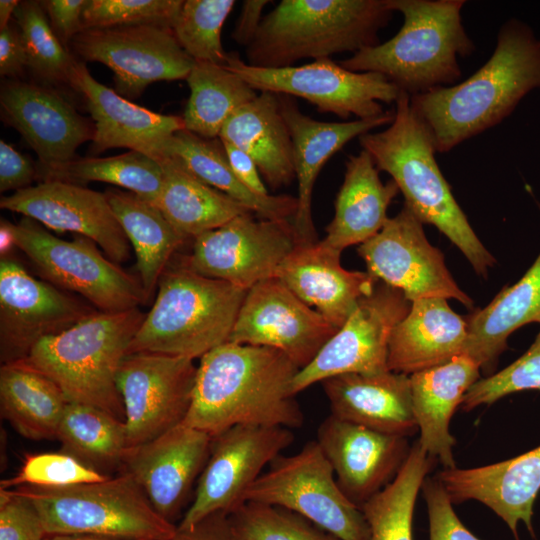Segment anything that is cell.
Wrapping results in <instances>:
<instances>
[{
  "label": "cell",
  "mask_w": 540,
  "mask_h": 540,
  "mask_svg": "<svg viewBox=\"0 0 540 540\" xmlns=\"http://www.w3.org/2000/svg\"><path fill=\"white\" fill-rule=\"evenodd\" d=\"M299 368L282 352L223 343L200 358L184 424L212 437L236 425L299 428L292 382Z\"/></svg>",
  "instance_id": "cell-1"
},
{
  "label": "cell",
  "mask_w": 540,
  "mask_h": 540,
  "mask_svg": "<svg viewBox=\"0 0 540 540\" xmlns=\"http://www.w3.org/2000/svg\"><path fill=\"white\" fill-rule=\"evenodd\" d=\"M540 88V40L519 20L499 30L496 47L461 83L410 96L436 152L446 153L507 118L531 90Z\"/></svg>",
  "instance_id": "cell-2"
},
{
  "label": "cell",
  "mask_w": 540,
  "mask_h": 540,
  "mask_svg": "<svg viewBox=\"0 0 540 540\" xmlns=\"http://www.w3.org/2000/svg\"><path fill=\"white\" fill-rule=\"evenodd\" d=\"M377 169L388 173L405 199V206L424 224L435 226L467 258L474 271L487 278L496 259L479 240L452 194L435 158L433 140L400 91L394 119L379 132L359 138Z\"/></svg>",
  "instance_id": "cell-3"
},
{
  "label": "cell",
  "mask_w": 540,
  "mask_h": 540,
  "mask_svg": "<svg viewBox=\"0 0 540 540\" xmlns=\"http://www.w3.org/2000/svg\"><path fill=\"white\" fill-rule=\"evenodd\" d=\"M464 0H388L403 15L391 39L338 62L354 72L385 76L410 96L457 84L460 57L475 50L461 17Z\"/></svg>",
  "instance_id": "cell-4"
},
{
  "label": "cell",
  "mask_w": 540,
  "mask_h": 540,
  "mask_svg": "<svg viewBox=\"0 0 540 540\" xmlns=\"http://www.w3.org/2000/svg\"><path fill=\"white\" fill-rule=\"evenodd\" d=\"M388 0H282L246 47V62L265 68L293 66L301 59L330 58L379 44L392 19Z\"/></svg>",
  "instance_id": "cell-5"
},
{
  "label": "cell",
  "mask_w": 540,
  "mask_h": 540,
  "mask_svg": "<svg viewBox=\"0 0 540 540\" xmlns=\"http://www.w3.org/2000/svg\"><path fill=\"white\" fill-rule=\"evenodd\" d=\"M157 287L156 299L127 354L201 358L228 342L247 293L246 289L191 270L181 259L169 262Z\"/></svg>",
  "instance_id": "cell-6"
},
{
  "label": "cell",
  "mask_w": 540,
  "mask_h": 540,
  "mask_svg": "<svg viewBox=\"0 0 540 540\" xmlns=\"http://www.w3.org/2000/svg\"><path fill=\"white\" fill-rule=\"evenodd\" d=\"M144 318L139 308L97 311L62 333L42 339L20 362L50 378L68 402L100 408L125 422L116 377Z\"/></svg>",
  "instance_id": "cell-7"
},
{
  "label": "cell",
  "mask_w": 540,
  "mask_h": 540,
  "mask_svg": "<svg viewBox=\"0 0 540 540\" xmlns=\"http://www.w3.org/2000/svg\"><path fill=\"white\" fill-rule=\"evenodd\" d=\"M37 508L47 534H93L125 540H169L177 526L164 519L125 472L101 482L12 488Z\"/></svg>",
  "instance_id": "cell-8"
},
{
  "label": "cell",
  "mask_w": 540,
  "mask_h": 540,
  "mask_svg": "<svg viewBox=\"0 0 540 540\" xmlns=\"http://www.w3.org/2000/svg\"><path fill=\"white\" fill-rule=\"evenodd\" d=\"M11 226L16 248L44 281L81 296L98 311L118 313L149 301L139 277L106 258L91 239H61L25 216Z\"/></svg>",
  "instance_id": "cell-9"
},
{
  "label": "cell",
  "mask_w": 540,
  "mask_h": 540,
  "mask_svg": "<svg viewBox=\"0 0 540 540\" xmlns=\"http://www.w3.org/2000/svg\"><path fill=\"white\" fill-rule=\"evenodd\" d=\"M244 501L293 511L341 540H370L361 509L340 489L316 440L295 454L276 457L249 487Z\"/></svg>",
  "instance_id": "cell-10"
},
{
  "label": "cell",
  "mask_w": 540,
  "mask_h": 540,
  "mask_svg": "<svg viewBox=\"0 0 540 540\" xmlns=\"http://www.w3.org/2000/svg\"><path fill=\"white\" fill-rule=\"evenodd\" d=\"M225 66L253 89L302 98L318 111L342 119L378 117L385 113L381 102L395 103L400 90L375 72H354L330 58L300 66L265 68L248 64L229 53Z\"/></svg>",
  "instance_id": "cell-11"
},
{
  "label": "cell",
  "mask_w": 540,
  "mask_h": 540,
  "mask_svg": "<svg viewBox=\"0 0 540 540\" xmlns=\"http://www.w3.org/2000/svg\"><path fill=\"white\" fill-rule=\"evenodd\" d=\"M294 440L289 428L258 425H236L213 436L194 499L177 528L188 529L214 513L230 515L238 509L264 468Z\"/></svg>",
  "instance_id": "cell-12"
},
{
  "label": "cell",
  "mask_w": 540,
  "mask_h": 540,
  "mask_svg": "<svg viewBox=\"0 0 540 540\" xmlns=\"http://www.w3.org/2000/svg\"><path fill=\"white\" fill-rule=\"evenodd\" d=\"M299 244L291 220L256 219L247 212L194 238L191 254L181 260L203 276L248 290L275 277Z\"/></svg>",
  "instance_id": "cell-13"
},
{
  "label": "cell",
  "mask_w": 540,
  "mask_h": 540,
  "mask_svg": "<svg viewBox=\"0 0 540 540\" xmlns=\"http://www.w3.org/2000/svg\"><path fill=\"white\" fill-rule=\"evenodd\" d=\"M98 310L83 298L31 276L12 255L0 258V361H23L42 339Z\"/></svg>",
  "instance_id": "cell-14"
},
{
  "label": "cell",
  "mask_w": 540,
  "mask_h": 540,
  "mask_svg": "<svg viewBox=\"0 0 540 540\" xmlns=\"http://www.w3.org/2000/svg\"><path fill=\"white\" fill-rule=\"evenodd\" d=\"M196 374L191 358L126 354L116 383L124 407L127 448L152 440L184 421Z\"/></svg>",
  "instance_id": "cell-15"
},
{
  "label": "cell",
  "mask_w": 540,
  "mask_h": 540,
  "mask_svg": "<svg viewBox=\"0 0 540 540\" xmlns=\"http://www.w3.org/2000/svg\"><path fill=\"white\" fill-rule=\"evenodd\" d=\"M70 45L81 59L109 67L115 91L126 99L155 81L186 79L194 64L171 29L153 25L84 29Z\"/></svg>",
  "instance_id": "cell-16"
},
{
  "label": "cell",
  "mask_w": 540,
  "mask_h": 540,
  "mask_svg": "<svg viewBox=\"0 0 540 540\" xmlns=\"http://www.w3.org/2000/svg\"><path fill=\"white\" fill-rule=\"evenodd\" d=\"M411 304L401 290L379 281L369 295L359 300L314 360L299 370L292 382L293 393L297 395L315 383L341 374L389 371V339Z\"/></svg>",
  "instance_id": "cell-17"
},
{
  "label": "cell",
  "mask_w": 540,
  "mask_h": 540,
  "mask_svg": "<svg viewBox=\"0 0 540 540\" xmlns=\"http://www.w3.org/2000/svg\"><path fill=\"white\" fill-rule=\"evenodd\" d=\"M357 252L372 276L401 290L411 302L452 298L473 308V300L453 279L442 252L429 243L423 223L405 205L377 234L360 244Z\"/></svg>",
  "instance_id": "cell-18"
},
{
  "label": "cell",
  "mask_w": 540,
  "mask_h": 540,
  "mask_svg": "<svg viewBox=\"0 0 540 540\" xmlns=\"http://www.w3.org/2000/svg\"><path fill=\"white\" fill-rule=\"evenodd\" d=\"M338 330L272 277L247 290L228 342L276 349L302 369Z\"/></svg>",
  "instance_id": "cell-19"
},
{
  "label": "cell",
  "mask_w": 540,
  "mask_h": 540,
  "mask_svg": "<svg viewBox=\"0 0 540 540\" xmlns=\"http://www.w3.org/2000/svg\"><path fill=\"white\" fill-rule=\"evenodd\" d=\"M0 106L3 121L37 154L39 176L77 158V148L94 137L95 125L51 86L6 81Z\"/></svg>",
  "instance_id": "cell-20"
},
{
  "label": "cell",
  "mask_w": 540,
  "mask_h": 540,
  "mask_svg": "<svg viewBox=\"0 0 540 540\" xmlns=\"http://www.w3.org/2000/svg\"><path fill=\"white\" fill-rule=\"evenodd\" d=\"M0 207L47 228L87 237L117 264L130 257L129 240L105 193L74 183L48 180L2 197Z\"/></svg>",
  "instance_id": "cell-21"
},
{
  "label": "cell",
  "mask_w": 540,
  "mask_h": 540,
  "mask_svg": "<svg viewBox=\"0 0 540 540\" xmlns=\"http://www.w3.org/2000/svg\"><path fill=\"white\" fill-rule=\"evenodd\" d=\"M211 443L210 434L182 422L152 440L127 448L121 467L154 509L173 523L205 467Z\"/></svg>",
  "instance_id": "cell-22"
},
{
  "label": "cell",
  "mask_w": 540,
  "mask_h": 540,
  "mask_svg": "<svg viewBox=\"0 0 540 540\" xmlns=\"http://www.w3.org/2000/svg\"><path fill=\"white\" fill-rule=\"evenodd\" d=\"M316 442L340 489L359 508L395 478L411 449L407 437L378 432L332 414L319 425Z\"/></svg>",
  "instance_id": "cell-23"
},
{
  "label": "cell",
  "mask_w": 540,
  "mask_h": 540,
  "mask_svg": "<svg viewBox=\"0 0 540 540\" xmlns=\"http://www.w3.org/2000/svg\"><path fill=\"white\" fill-rule=\"evenodd\" d=\"M278 96L291 134L298 183V208L291 222L300 244L316 243L317 233L311 206L313 187L321 169L352 139L390 124L394 119V110H387L378 117L368 119L325 122L304 114L290 96Z\"/></svg>",
  "instance_id": "cell-24"
},
{
  "label": "cell",
  "mask_w": 540,
  "mask_h": 540,
  "mask_svg": "<svg viewBox=\"0 0 540 540\" xmlns=\"http://www.w3.org/2000/svg\"><path fill=\"white\" fill-rule=\"evenodd\" d=\"M73 90L81 93L94 121L91 152L128 148L157 160L172 134L185 129L183 117L163 115L136 105L98 82L83 62L78 63Z\"/></svg>",
  "instance_id": "cell-25"
},
{
  "label": "cell",
  "mask_w": 540,
  "mask_h": 540,
  "mask_svg": "<svg viewBox=\"0 0 540 540\" xmlns=\"http://www.w3.org/2000/svg\"><path fill=\"white\" fill-rule=\"evenodd\" d=\"M436 478L453 504L479 501L507 524L517 540L519 522L534 535L532 515L540 490V446L490 465L444 469Z\"/></svg>",
  "instance_id": "cell-26"
},
{
  "label": "cell",
  "mask_w": 540,
  "mask_h": 540,
  "mask_svg": "<svg viewBox=\"0 0 540 540\" xmlns=\"http://www.w3.org/2000/svg\"><path fill=\"white\" fill-rule=\"evenodd\" d=\"M340 257L341 252L320 241L299 244L275 276L338 329L379 282L368 271L345 269Z\"/></svg>",
  "instance_id": "cell-27"
},
{
  "label": "cell",
  "mask_w": 540,
  "mask_h": 540,
  "mask_svg": "<svg viewBox=\"0 0 540 540\" xmlns=\"http://www.w3.org/2000/svg\"><path fill=\"white\" fill-rule=\"evenodd\" d=\"M331 414L372 430L408 437L417 430L409 375L346 373L321 382Z\"/></svg>",
  "instance_id": "cell-28"
},
{
  "label": "cell",
  "mask_w": 540,
  "mask_h": 540,
  "mask_svg": "<svg viewBox=\"0 0 540 540\" xmlns=\"http://www.w3.org/2000/svg\"><path fill=\"white\" fill-rule=\"evenodd\" d=\"M467 335L466 319L451 309L447 299L414 300L391 333L388 369L411 375L447 363L464 354Z\"/></svg>",
  "instance_id": "cell-29"
},
{
  "label": "cell",
  "mask_w": 540,
  "mask_h": 540,
  "mask_svg": "<svg viewBox=\"0 0 540 540\" xmlns=\"http://www.w3.org/2000/svg\"><path fill=\"white\" fill-rule=\"evenodd\" d=\"M418 442L444 469L454 468L455 438L450 420L470 387L480 379V366L462 354L442 365L409 375Z\"/></svg>",
  "instance_id": "cell-30"
},
{
  "label": "cell",
  "mask_w": 540,
  "mask_h": 540,
  "mask_svg": "<svg viewBox=\"0 0 540 540\" xmlns=\"http://www.w3.org/2000/svg\"><path fill=\"white\" fill-rule=\"evenodd\" d=\"M343 183L335 200L332 221L320 242L341 252L377 234L388 220L387 210L399 188L391 179L382 183L371 155H349Z\"/></svg>",
  "instance_id": "cell-31"
},
{
  "label": "cell",
  "mask_w": 540,
  "mask_h": 540,
  "mask_svg": "<svg viewBox=\"0 0 540 540\" xmlns=\"http://www.w3.org/2000/svg\"><path fill=\"white\" fill-rule=\"evenodd\" d=\"M219 139L248 153L273 190L296 178L291 134L278 94L260 92L240 107L223 126Z\"/></svg>",
  "instance_id": "cell-32"
},
{
  "label": "cell",
  "mask_w": 540,
  "mask_h": 540,
  "mask_svg": "<svg viewBox=\"0 0 540 540\" xmlns=\"http://www.w3.org/2000/svg\"><path fill=\"white\" fill-rule=\"evenodd\" d=\"M540 209V203H538ZM464 354L490 374L507 349L508 337L529 323H540V253L521 279L505 286L483 309L467 319Z\"/></svg>",
  "instance_id": "cell-33"
},
{
  "label": "cell",
  "mask_w": 540,
  "mask_h": 540,
  "mask_svg": "<svg viewBox=\"0 0 540 540\" xmlns=\"http://www.w3.org/2000/svg\"><path fill=\"white\" fill-rule=\"evenodd\" d=\"M164 157L174 158L195 177L238 201L260 218L292 220L297 212L298 201L294 196H260L249 190L232 171L219 138L208 139L186 129L179 130L165 143Z\"/></svg>",
  "instance_id": "cell-34"
},
{
  "label": "cell",
  "mask_w": 540,
  "mask_h": 540,
  "mask_svg": "<svg viewBox=\"0 0 540 540\" xmlns=\"http://www.w3.org/2000/svg\"><path fill=\"white\" fill-rule=\"evenodd\" d=\"M107 200L136 255L139 279L148 299L172 260L187 240L153 203L120 189H108Z\"/></svg>",
  "instance_id": "cell-35"
},
{
  "label": "cell",
  "mask_w": 540,
  "mask_h": 540,
  "mask_svg": "<svg viewBox=\"0 0 540 540\" xmlns=\"http://www.w3.org/2000/svg\"><path fill=\"white\" fill-rule=\"evenodd\" d=\"M159 161L164 170V184L154 205L187 239H194L241 214L251 212L238 201L195 177L174 158L164 157Z\"/></svg>",
  "instance_id": "cell-36"
},
{
  "label": "cell",
  "mask_w": 540,
  "mask_h": 540,
  "mask_svg": "<svg viewBox=\"0 0 540 540\" xmlns=\"http://www.w3.org/2000/svg\"><path fill=\"white\" fill-rule=\"evenodd\" d=\"M68 401L47 376L21 362L0 367V409L23 437L56 439Z\"/></svg>",
  "instance_id": "cell-37"
},
{
  "label": "cell",
  "mask_w": 540,
  "mask_h": 540,
  "mask_svg": "<svg viewBox=\"0 0 540 540\" xmlns=\"http://www.w3.org/2000/svg\"><path fill=\"white\" fill-rule=\"evenodd\" d=\"M186 81L190 96L184 112L185 129L208 139L220 132L240 107L257 91L225 65L194 61Z\"/></svg>",
  "instance_id": "cell-38"
},
{
  "label": "cell",
  "mask_w": 540,
  "mask_h": 540,
  "mask_svg": "<svg viewBox=\"0 0 540 540\" xmlns=\"http://www.w3.org/2000/svg\"><path fill=\"white\" fill-rule=\"evenodd\" d=\"M56 439L62 452L102 473L121 467L127 450L125 422L105 410L80 403H67Z\"/></svg>",
  "instance_id": "cell-39"
},
{
  "label": "cell",
  "mask_w": 540,
  "mask_h": 540,
  "mask_svg": "<svg viewBox=\"0 0 540 540\" xmlns=\"http://www.w3.org/2000/svg\"><path fill=\"white\" fill-rule=\"evenodd\" d=\"M433 461L417 441L395 478L360 506L370 529V540H413L416 498Z\"/></svg>",
  "instance_id": "cell-40"
},
{
  "label": "cell",
  "mask_w": 540,
  "mask_h": 540,
  "mask_svg": "<svg viewBox=\"0 0 540 540\" xmlns=\"http://www.w3.org/2000/svg\"><path fill=\"white\" fill-rule=\"evenodd\" d=\"M43 181L56 180L82 185L97 181L127 189L155 204L164 184L161 162L139 151L130 150L111 157H84L39 176Z\"/></svg>",
  "instance_id": "cell-41"
},
{
  "label": "cell",
  "mask_w": 540,
  "mask_h": 540,
  "mask_svg": "<svg viewBox=\"0 0 540 540\" xmlns=\"http://www.w3.org/2000/svg\"><path fill=\"white\" fill-rule=\"evenodd\" d=\"M27 55V68L47 86L73 88L79 61L55 35L39 1H22L14 12Z\"/></svg>",
  "instance_id": "cell-42"
},
{
  "label": "cell",
  "mask_w": 540,
  "mask_h": 540,
  "mask_svg": "<svg viewBox=\"0 0 540 540\" xmlns=\"http://www.w3.org/2000/svg\"><path fill=\"white\" fill-rule=\"evenodd\" d=\"M234 0H186L172 27L181 48L194 60L225 65L229 56L221 32Z\"/></svg>",
  "instance_id": "cell-43"
},
{
  "label": "cell",
  "mask_w": 540,
  "mask_h": 540,
  "mask_svg": "<svg viewBox=\"0 0 540 540\" xmlns=\"http://www.w3.org/2000/svg\"><path fill=\"white\" fill-rule=\"evenodd\" d=\"M238 540H341L288 509L245 502L229 515Z\"/></svg>",
  "instance_id": "cell-44"
},
{
  "label": "cell",
  "mask_w": 540,
  "mask_h": 540,
  "mask_svg": "<svg viewBox=\"0 0 540 540\" xmlns=\"http://www.w3.org/2000/svg\"><path fill=\"white\" fill-rule=\"evenodd\" d=\"M182 0H88L82 14L84 29L153 25L172 30Z\"/></svg>",
  "instance_id": "cell-45"
},
{
  "label": "cell",
  "mask_w": 540,
  "mask_h": 540,
  "mask_svg": "<svg viewBox=\"0 0 540 540\" xmlns=\"http://www.w3.org/2000/svg\"><path fill=\"white\" fill-rule=\"evenodd\" d=\"M109 476L86 465L65 452H45L25 457L18 473L1 481V489L30 485L64 487L82 483L101 482Z\"/></svg>",
  "instance_id": "cell-46"
},
{
  "label": "cell",
  "mask_w": 540,
  "mask_h": 540,
  "mask_svg": "<svg viewBox=\"0 0 540 540\" xmlns=\"http://www.w3.org/2000/svg\"><path fill=\"white\" fill-rule=\"evenodd\" d=\"M525 390H540V332L529 349L516 361L476 381L465 394L460 407L468 412Z\"/></svg>",
  "instance_id": "cell-47"
},
{
  "label": "cell",
  "mask_w": 540,
  "mask_h": 540,
  "mask_svg": "<svg viewBox=\"0 0 540 540\" xmlns=\"http://www.w3.org/2000/svg\"><path fill=\"white\" fill-rule=\"evenodd\" d=\"M46 535L34 504L14 489L0 488V540H43Z\"/></svg>",
  "instance_id": "cell-48"
},
{
  "label": "cell",
  "mask_w": 540,
  "mask_h": 540,
  "mask_svg": "<svg viewBox=\"0 0 540 540\" xmlns=\"http://www.w3.org/2000/svg\"><path fill=\"white\" fill-rule=\"evenodd\" d=\"M421 489L428 510L429 540H480L460 521L436 477H426Z\"/></svg>",
  "instance_id": "cell-49"
},
{
  "label": "cell",
  "mask_w": 540,
  "mask_h": 540,
  "mask_svg": "<svg viewBox=\"0 0 540 540\" xmlns=\"http://www.w3.org/2000/svg\"><path fill=\"white\" fill-rule=\"evenodd\" d=\"M88 0L39 1L55 35L67 47L83 30L82 14Z\"/></svg>",
  "instance_id": "cell-50"
},
{
  "label": "cell",
  "mask_w": 540,
  "mask_h": 540,
  "mask_svg": "<svg viewBox=\"0 0 540 540\" xmlns=\"http://www.w3.org/2000/svg\"><path fill=\"white\" fill-rule=\"evenodd\" d=\"M37 176V168L29 158L16 151L4 140L0 141L1 192H17L28 188Z\"/></svg>",
  "instance_id": "cell-51"
},
{
  "label": "cell",
  "mask_w": 540,
  "mask_h": 540,
  "mask_svg": "<svg viewBox=\"0 0 540 540\" xmlns=\"http://www.w3.org/2000/svg\"><path fill=\"white\" fill-rule=\"evenodd\" d=\"M27 68V55L18 26L10 23L0 30V75L15 78Z\"/></svg>",
  "instance_id": "cell-52"
},
{
  "label": "cell",
  "mask_w": 540,
  "mask_h": 540,
  "mask_svg": "<svg viewBox=\"0 0 540 540\" xmlns=\"http://www.w3.org/2000/svg\"><path fill=\"white\" fill-rule=\"evenodd\" d=\"M221 142L230 167L236 177L253 193L260 196L269 195L268 189L252 157L230 142L222 140Z\"/></svg>",
  "instance_id": "cell-53"
},
{
  "label": "cell",
  "mask_w": 540,
  "mask_h": 540,
  "mask_svg": "<svg viewBox=\"0 0 540 540\" xmlns=\"http://www.w3.org/2000/svg\"><path fill=\"white\" fill-rule=\"evenodd\" d=\"M169 540H238L232 529L229 515L214 513L188 529L176 530Z\"/></svg>",
  "instance_id": "cell-54"
},
{
  "label": "cell",
  "mask_w": 540,
  "mask_h": 540,
  "mask_svg": "<svg viewBox=\"0 0 540 540\" xmlns=\"http://www.w3.org/2000/svg\"><path fill=\"white\" fill-rule=\"evenodd\" d=\"M268 0H246L231 34L239 45L248 46L254 39L263 20V10Z\"/></svg>",
  "instance_id": "cell-55"
},
{
  "label": "cell",
  "mask_w": 540,
  "mask_h": 540,
  "mask_svg": "<svg viewBox=\"0 0 540 540\" xmlns=\"http://www.w3.org/2000/svg\"><path fill=\"white\" fill-rule=\"evenodd\" d=\"M12 223L6 219H1L0 222V256L6 257L11 255L12 249L16 247L15 238L12 231Z\"/></svg>",
  "instance_id": "cell-56"
},
{
  "label": "cell",
  "mask_w": 540,
  "mask_h": 540,
  "mask_svg": "<svg viewBox=\"0 0 540 540\" xmlns=\"http://www.w3.org/2000/svg\"><path fill=\"white\" fill-rule=\"evenodd\" d=\"M43 540H125L93 534H47Z\"/></svg>",
  "instance_id": "cell-57"
},
{
  "label": "cell",
  "mask_w": 540,
  "mask_h": 540,
  "mask_svg": "<svg viewBox=\"0 0 540 540\" xmlns=\"http://www.w3.org/2000/svg\"><path fill=\"white\" fill-rule=\"evenodd\" d=\"M17 0H1L0 1V30L10 24L11 16L19 5Z\"/></svg>",
  "instance_id": "cell-58"
}]
</instances>
